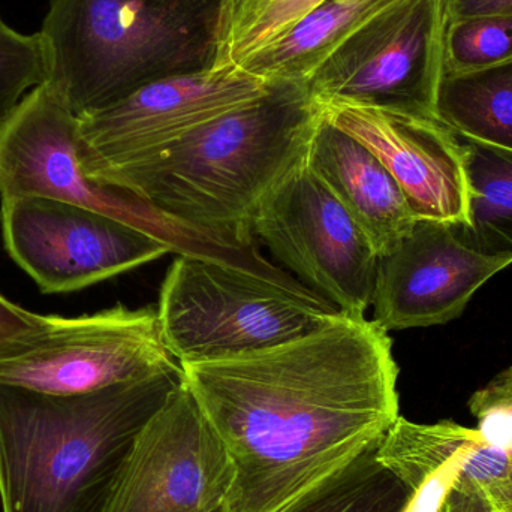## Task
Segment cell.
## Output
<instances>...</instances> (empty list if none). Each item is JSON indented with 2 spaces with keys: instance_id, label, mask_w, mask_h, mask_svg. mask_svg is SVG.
I'll return each instance as SVG.
<instances>
[{
  "instance_id": "obj_10",
  "label": "cell",
  "mask_w": 512,
  "mask_h": 512,
  "mask_svg": "<svg viewBox=\"0 0 512 512\" xmlns=\"http://www.w3.org/2000/svg\"><path fill=\"white\" fill-rule=\"evenodd\" d=\"M6 252L42 294H69L173 254L152 234L87 207L2 198Z\"/></svg>"
},
{
  "instance_id": "obj_8",
  "label": "cell",
  "mask_w": 512,
  "mask_h": 512,
  "mask_svg": "<svg viewBox=\"0 0 512 512\" xmlns=\"http://www.w3.org/2000/svg\"><path fill=\"white\" fill-rule=\"evenodd\" d=\"M445 23L442 0H394L351 33L307 87L319 104L438 120Z\"/></svg>"
},
{
  "instance_id": "obj_13",
  "label": "cell",
  "mask_w": 512,
  "mask_h": 512,
  "mask_svg": "<svg viewBox=\"0 0 512 512\" xmlns=\"http://www.w3.org/2000/svg\"><path fill=\"white\" fill-rule=\"evenodd\" d=\"M510 264L512 255L483 254L456 227L418 219L390 254L379 256L373 321L387 331L447 324Z\"/></svg>"
},
{
  "instance_id": "obj_16",
  "label": "cell",
  "mask_w": 512,
  "mask_h": 512,
  "mask_svg": "<svg viewBox=\"0 0 512 512\" xmlns=\"http://www.w3.org/2000/svg\"><path fill=\"white\" fill-rule=\"evenodd\" d=\"M394 0H327L237 65L268 81L307 84L364 21Z\"/></svg>"
},
{
  "instance_id": "obj_18",
  "label": "cell",
  "mask_w": 512,
  "mask_h": 512,
  "mask_svg": "<svg viewBox=\"0 0 512 512\" xmlns=\"http://www.w3.org/2000/svg\"><path fill=\"white\" fill-rule=\"evenodd\" d=\"M436 119L459 137L512 152V60L483 71L442 75Z\"/></svg>"
},
{
  "instance_id": "obj_1",
  "label": "cell",
  "mask_w": 512,
  "mask_h": 512,
  "mask_svg": "<svg viewBox=\"0 0 512 512\" xmlns=\"http://www.w3.org/2000/svg\"><path fill=\"white\" fill-rule=\"evenodd\" d=\"M234 466L227 512H276L382 441L400 417L388 331L339 312L310 333L183 363Z\"/></svg>"
},
{
  "instance_id": "obj_20",
  "label": "cell",
  "mask_w": 512,
  "mask_h": 512,
  "mask_svg": "<svg viewBox=\"0 0 512 512\" xmlns=\"http://www.w3.org/2000/svg\"><path fill=\"white\" fill-rule=\"evenodd\" d=\"M327 0H228L218 66L237 65Z\"/></svg>"
},
{
  "instance_id": "obj_28",
  "label": "cell",
  "mask_w": 512,
  "mask_h": 512,
  "mask_svg": "<svg viewBox=\"0 0 512 512\" xmlns=\"http://www.w3.org/2000/svg\"><path fill=\"white\" fill-rule=\"evenodd\" d=\"M493 512H512V507L501 508V510H495V508H493Z\"/></svg>"
},
{
  "instance_id": "obj_4",
  "label": "cell",
  "mask_w": 512,
  "mask_h": 512,
  "mask_svg": "<svg viewBox=\"0 0 512 512\" xmlns=\"http://www.w3.org/2000/svg\"><path fill=\"white\" fill-rule=\"evenodd\" d=\"M228 0H50L47 84L75 114L218 66Z\"/></svg>"
},
{
  "instance_id": "obj_12",
  "label": "cell",
  "mask_w": 512,
  "mask_h": 512,
  "mask_svg": "<svg viewBox=\"0 0 512 512\" xmlns=\"http://www.w3.org/2000/svg\"><path fill=\"white\" fill-rule=\"evenodd\" d=\"M233 483L230 454L182 381L138 435L108 512H213Z\"/></svg>"
},
{
  "instance_id": "obj_14",
  "label": "cell",
  "mask_w": 512,
  "mask_h": 512,
  "mask_svg": "<svg viewBox=\"0 0 512 512\" xmlns=\"http://www.w3.org/2000/svg\"><path fill=\"white\" fill-rule=\"evenodd\" d=\"M319 105L325 119L360 141L382 162L417 219L456 228L465 225L462 144L451 129L439 120L364 105Z\"/></svg>"
},
{
  "instance_id": "obj_19",
  "label": "cell",
  "mask_w": 512,
  "mask_h": 512,
  "mask_svg": "<svg viewBox=\"0 0 512 512\" xmlns=\"http://www.w3.org/2000/svg\"><path fill=\"white\" fill-rule=\"evenodd\" d=\"M379 442L276 512H405L414 490L379 460Z\"/></svg>"
},
{
  "instance_id": "obj_21",
  "label": "cell",
  "mask_w": 512,
  "mask_h": 512,
  "mask_svg": "<svg viewBox=\"0 0 512 512\" xmlns=\"http://www.w3.org/2000/svg\"><path fill=\"white\" fill-rule=\"evenodd\" d=\"M512 60V15H478L445 23L444 75L468 74Z\"/></svg>"
},
{
  "instance_id": "obj_6",
  "label": "cell",
  "mask_w": 512,
  "mask_h": 512,
  "mask_svg": "<svg viewBox=\"0 0 512 512\" xmlns=\"http://www.w3.org/2000/svg\"><path fill=\"white\" fill-rule=\"evenodd\" d=\"M80 123L47 86L30 90L0 122V197H41L87 207L134 225L176 255H195L261 274L267 261L255 246L177 224L119 189L84 174L78 158Z\"/></svg>"
},
{
  "instance_id": "obj_3",
  "label": "cell",
  "mask_w": 512,
  "mask_h": 512,
  "mask_svg": "<svg viewBox=\"0 0 512 512\" xmlns=\"http://www.w3.org/2000/svg\"><path fill=\"white\" fill-rule=\"evenodd\" d=\"M182 367L78 396L0 385L2 512H108L132 448Z\"/></svg>"
},
{
  "instance_id": "obj_2",
  "label": "cell",
  "mask_w": 512,
  "mask_h": 512,
  "mask_svg": "<svg viewBox=\"0 0 512 512\" xmlns=\"http://www.w3.org/2000/svg\"><path fill=\"white\" fill-rule=\"evenodd\" d=\"M321 117L307 84L271 81L261 98L101 185L132 195L177 224L254 246L256 213L306 167Z\"/></svg>"
},
{
  "instance_id": "obj_15",
  "label": "cell",
  "mask_w": 512,
  "mask_h": 512,
  "mask_svg": "<svg viewBox=\"0 0 512 512\" xmlns=\"http://www.w3.org/2000/svg\"><path fill=\"white\" fill-rule=\"evenodd\" d=\"M307 167L354 219L378 256L390 254L418 221L382 162L325 119L324 113L313 135Z\"/></svg>"
},
{
  "instance_id": "obj_29",
  "label": "cell",
  "mask_w": 512,
  "mask_h": 512,
  "mask_svg": "<svg viewBox=\"0 0 512 512\" xmlns=\"http://www.w3.org/2000/svg\"><path fill=\"white\" fill-rule=\"evenodd\" d=\"M213 512H227V504L222 505L221 508H218V510L213 511Z\"/></svg>"
},
{
  "instance_id": "obj_11",
  "label": "cell",
  "mask_w": 512,
  "mask_h": 512,
  "mask_svg": "<svg viewBox=\"0 0 512 512\" xmlns=\"http://www.w3.org/2000/svg\"><path fill=\"white\" fill-rule=\"evenodd\" d=\"M252 231L298 282L340 312L366 316L379 256L307 165L264 201Z\"/></svg>"
},
{
  "instance_id": "obj_17",
  "label": "cell",
  "mask_w": 512,
  "mask_h": 512,
  "mask_svg": "<svg viewBox=\"0 0 512 512\" xmlns=\"http://www.w3.org/2000/svg\"><path fill=\"white\" fill-rule=\"evenodd\" d=\"M459 137V135H457ZM466 179V222L456 228L472 248L512 255V152L459 137Z\"/></svg>"
},
{
  "instance_id": "obj_26",
  "label": "cell",
  "mask_w": 512,
  "mask_h": 512,
  "mask_svg": "<svg viewBox=\"0 0 512 512\" xmlns=\"http://www.w3.org/2000/svg\"><path fill=\"white\" fill-rule=\"evenodd\" d=\"M445 21L478 15H512V0H442Z\"/></svg>"
},
{
  "instance_id": "obj_9",
  "label": "cell",
  "mask_w": 512,
  "mask_h": 512,
  "mask_svg": "<svg viewBox=\"0 0 512 512\" xmlns=\"http://www.w3.org/2000/svg\"><path fill=\"white\" fill-rule=\"evenodd\" d=\"M270 86L271 81L234 63L153 81L102 110L78 116L81 168L101 185L261 98Z\"/></svg>"
},
{
  "instance_id": "obj_7",
  "label": "cell",
  "mask_w": 512,
  "mask_h": 512,
  "mask_svg": "<svg viewBox=\"0 0 512 512\" xmlns=\"http://www.w3.org/2000/svg\"><path fill=\"white\" fill-rule=\"evenodd\" d=\"M179 366L152 306L45 315L41 328L0 346V385L51 396L95 393Z\"/></svg>"
},
{
  "instance_id": "obj_22",
  "label": "cell",
  "mask_w": 512,
  "mask_h": 512,
  "mask_svg": "<svg viewBox=\"0 0 512 512\" xmlns=\"http://www.w3.org/2000/svg\"><path fill=\"white\" fill-rule=\"evenodd\" d=\"M48 60L41 33L24 35L0 17V122L21 99L47 81Z\"/></svg>"
},
{
  "instance_id": "obj_27",
  "label": "cell",
  "mask_w": 512,
  "mask_h": 512,
  "mask_svg": "<svg viewBox=\"0 0 512 512\" xmlns=\"http://www.w3.org/2000/svg\"><path fill=\"white\" fill-rule=\"evenodd\" d=\"M486 498L489 499L490 505L495 510L512 507V469L510 475L505 478L504 483L499 484L496 489L487 493Z\"/></svg>"
},
{
  "instance_id": "obj_23",
  "label": "cell",
  "mask_w": 512,
  "mask_h": 512,
  "mask_svg": "<svg viewBox=\"0 0 512 512\" xmlns=\"http://www.w3.org/2000/svg\"><path fill=\"white\" fill-rule=\"evenodd\" d=\"M468 406L481 436L512 454V366L475 391Z\"/></svg>"
},
{
  "instance_id": "obj_5",
  "label": "cell",
  "mask_w": 512,
  "mask_h": 512,
  "mask_svg": "<svg viewBox=\"0 0 512 512\" xmlns=\"http://www.w3.org/2000/svg\"><path fill=\"white\" fill-rule=\"evenodd\" d=\"M156 310L162 339L179 364L270 348L340 312L303 283L276 282L195 255L171 262Z\"/></svg>"
},
{
  "instance_id": "obj_24",
  "label": "cell",
  "mask_w": 512,
  "mask_h": 512,
  "mask_svg": "<svg viewBox=\"0 0 512 512\" xmlns=\"http://www.w3.org/2000/svg\"><path fill=\"white\" fill-rule=\"evenodd\" d=\"M44 322L45 315L29 312L0 295V346L21 334L38 330Z\"/></svg>"
},
{
  "instance_id": "obj_25",
  "label": "cell",
  "mask_w": 512,
  "mask_h": 512,
  "mask_svg": "<svg viewBox=\"0 0 512 512\" xmlns=\"http://www.w3.org/2000/svg\"><path fill=\"white\" fill-rule=\"evenodd\" d=\"M438 512H493V508L480 487L457 477Z\"/></svg>"
}]
</instances>
